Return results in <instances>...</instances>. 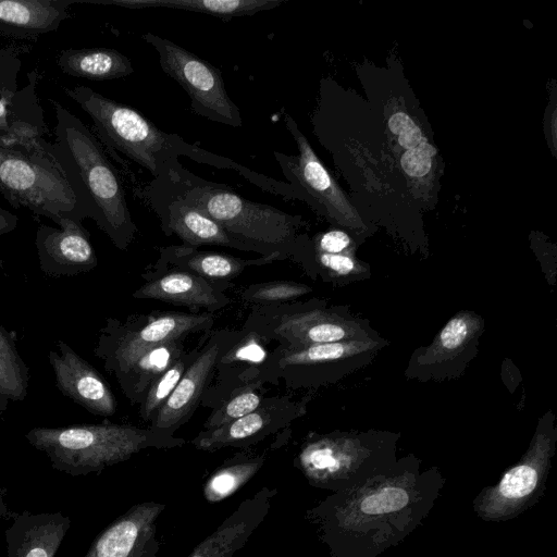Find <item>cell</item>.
Listing matches in <instances>:
<instances>
[{"mask_svg":"<svg viewBox=\"0 0 557 557\" xmlns=\"http://www.w3.org/2000/svg\"><path fill=\"white\" fill-rule=\"evenodd\" d=\"M239 331L227 329L206 333L198 354L186 369L175 389L159 410L149 428L174 434L189 421L200 405L215 363L239 337Z\"/></svg>","mask_w":557,"mask_h":557,"instance_id":"cell-10","label":"cell"},{"mask_svg":"<svg viewBox=\"0 0 557 557\" xmlns=\"http://www.w3.org/2000/svg\"><path fill=\"white\" fill-rule=\"evenodd\" d=\"M287 0H74L75 3L115 5L124 9L164 8L209 14L219 18L250 16L272 10Z\"/></svg>","mask_w":557,"mask_h":557,"instance_id":"cell-23","label":"cell"},{"mask_svg":"<svg viewBox=\"0 0 557 557\" xmlns=\"http://www.w3.org/2000/svg\"><path fill=\"white\" fill-rule=\"evenodd\" d=\"M69 527L60 513L23 517L8 530V557H54Z\"/></svg>","mask_w":557,"mask_h":557,"instance_id":"cell-22","label":"cell"},{"mask_svg":"<svg viewBox=\"0 0 557 557\" xmlns=\"http://www.w3.org/2000/svg\"><path fill=\"white\" fill-rule=\"evenodd\" d=\"M243 329L282 348L343 342L347 330L332 313L302 302L253 306Z\"/></svg>","mask_w":557,"mask_h":557,"instance_id":"cell-8","label":"cell"},{"mask_svg":"<svg viewBox=\"0 0 557 557\" xmlns=\"http://www.w3.org/2000/svg\"><path fill=\"white\" fill-rule=\"evenodd\" d=\"M29 368L17 348L16 336L0 323V413L28 395Z\"/></svg>","mask_w":557,"mask_h":557,"instance_id":"cell-28","label":"cell"},{"mask_svg":"<svg viewBox=\"0 0 557 557\" xmlns=\"http://www.w3.org/2000/svg\"><path fill=\"white\" fill-rule=\"evenodd\" d=\"M282 112L285 126L297 144L298 154L287 156L274 151V157L297 198L343 224H352L358 221V214L322 164L297 123L284 109Z\"/></svg>","mask_w":557,"mask_h":557,"instance_id":"cell-9","label":"cell"},{"mask_svg":"<svg viewBox=\"0 0 557 557\" xmlns=\"http://www.w3.org/2000/svg\"><path fill=\"white\" fill-rule=\"evenodd\" d=\"M350 245V237L343 231L332 230L323 233L317 239V251L325 253H343Z\"/></svg>","mask_w":557,"mask_h":557,"instance_id":"cell-36","label":"cell"},{"mask_svg":"<svg viewBox=\"0 0 557 557\" xmlns=\"http://www.w3.org/2000/svg\"><path fill=\"white\" fill-rule=\"evenodd\" d=\"M164 509L157 502L133 505L95 539L85 557H157V521Z\"/></svg>","mask_w":557,"mask_h":557,"instance_id":"cell-15","label":"cell"},{"mask_svg":"<svg viewBox=\"0 0 557 557\" xmlns=\"http://www.w3.org/2000/svg\"><path fill=\"white\" fill-rule=\"evenodd\" d=\"M60 227L41 224L35 236L39 268L48 276H75L95 269L98 259L83 222L59 216Z\"/></svg>","mask_w":557,"mask_h":557,"instance_id":"cell-13","label":"cell"},{"mask_svg":"<svg viewBox=\"0 0 557 557\" xmlns=\"http://www.w3.org/2000/svg\"><path fill=\"white\" fill-rule=\"evenodd\" d=\"M25 437L46 454L54 469L71 475L100 472L145 449H170L186 444L184 438L168 432L116 423L37 426L28 430Z\"/></svg>","mask_w":557,"mask_h":557,"instance_id":"cell-4","label":"cell"},{"mask_svg":"<svg viewBox=\"0 0 557 557\" xmlns=\"http://www.w3.org/2000/svg\"><path fill=\"white\" fill-rule=\"evenodd\" d=\"M148 187L183 199L206 213L234 237L253 245L264 256L278 255L307 265L309 242L300 234V216L275 207L251 201L227 186L202 180L178 162Z\"/></svg>","mask_w":557,"mask_h":557,"instance_id":"cell-3","label":"cell"},{"mask_svg":"<svg viewBox=\"0 0 557 557\" xmlns=\"http://www.w3.org/2000/svg\"><path fill=\"white\" fill-rule=\"evenodd\" d=\"M74 0H0V36L35 39L71 16Z\"/></svg>","mask_w":557,"mask_h":557,"instance_id":"cell-20","label":"cell"},{"mask_svg":"<svg viewBox=\"0 0 557 557\" xmlns=\"http://www.w3.org/2000/svg\"><path fill=\"white\" fill-rule=\"evenodd\" d=\"M0 193L15 209L26 208L52 221L59 216L84 220L69 181L49 154L0 146Z\"/></svg>","mask_w":557,"mask_h":557,"instance_id":"cell-6","label":"cell"},{"mask_svg":"<svg viewBox=\"0 0 557 557\" xmlns=\"http://www.w3.org/2000/svg\"><path fill=\"white\" fill-rule=\"evenodd\" d=\"M61 87L90 116L94 134L102 146H106L104 149L123 153L146 169L154 178L169 173L178 163V157L186 156L199 163L235 170L261 189L278 196L286 189L282 182L187 143L177 134L165 133L136 109L103 96L90 87Z\"/></svg>","mask_w":557,"mask_h":557,"instance_id":"cell-1","label":"cell"},{"mask_svg":"<svg viewBox=\"0 0 557 557\" xmlns=\"http://www.w3.org/2000/svg\"><path fill=\"white\" fill-rule=\"evenodd\" d=\"M310 292L302 283L278 280L253 283L242 290L239 298L253 306H267L294 301Z\"/></svg>","mask_w":557,"mask_h":557,"instance_id":"cell-32","label":"cell"},{"mask_svg":"<svg viewBox=\"0 0 557 557\" xmlns=\"http://www.w3.org/2000/svg\"><path fill=\"white\" fill-rule=\"evenodd\" d=\"M410 503L409 492L399 486H385L362 498L359 511L368 517H381L400 511Z\"/></svg>","mask_w":557,"mask_h":557,"instance_id":"cell-33","label":"cell"},{"mask_svg":"<svg viewBox=\"0 0 557 557\" xmlns=\"http://www.w3.org/2000/svg\"><path fill=\"white\" fill-rule=\"evenodd\" d=\"M389 131L397 136L398 144L405 149L400 165L406 174L423 177L432 170L436 149L423 136L420 127L405 112L393 113L388 119Z\"/></svg>","mask_w":557,"mask_h":557,"instance_id":"cell-27","label":"cell"},{"mask_svg":"<svg viewBox=\"0 0 557 557\" xmlns=\"http://www.w3.org/2000/svg\"><path fill=\"white\" fill-rule=\"evenodd\" d=\"M159 252L156 262L141 275L146 281L165 271L178 270L191 272L210 281L230 282L249 267L284 260L278 255L243 259L223 252L201 251L183 244L161 247Z\"/></svg>","mask_w":557,"mask_h":557,"instance_id":"cell-18","label":"cell"},{"mask_svg":"<svg viewBox=\"0 0 557 557\" xmlns=\"http://www.w3.org/2000/svg\"><path fill=\"white\" fill-rule=\"evenodd\" d=\"M55 347L48 361L58 389L95 416H113L117 403L107 380L64 341H57Z\"/></svg>","mask_w":557,"mask_h":557,"instance_id":"cell-14","label":"cell"},{"mask_svg":"<svg viewBox=\"0 0 557 557\" xmlns=\"http://www.w3.org/2000/svg\"><path fill=\"white\" fill-rule=\"evenodd\" d=\"M143 38L157 51L162 71L187 92L195 114L232 127L243 125L240 110L226 92L218 67L156 34L146 33Z\"/></svg>","mask_w":557,"mask_h":557,"instance_id":"cell-7","label":"cell"},{"mask_svg":"<svg viewBox=\"0 0 557 557\" xmlns=\"http://www.w3.org/2000/svg\"><path fill=\"white\" fill-rule=\"evenodd\" d=\"M42 74L34 69L27 73V84L17 91V108L14 123L0 141V146L28 154H49L51 143L45 136L49 128L45 122L37 87Z\"/></svg>","mask_w":557,"mask_h":557,"instance_id":"cell-21","label":"cell"},{"mask_svg":"<svg viewBox=\"0 0 557 557\" xmlns=\"http://www.w3.org/2000/svg\"><path fill=\"white\" fill-rule=\"evenodd\" d=\"M267 343L242 327L239 337L218 359L200 405L213 409L236 389L253 382L269 355Z\"/></svg>","mask_w":557,"mask_h":557,"instance_id":"cell-16","label":"cell"},{"mask_svg":"<svg viewBox=\"0 0 557 557\" xmlns=\"http://www.w3.org/2000/svg\"><path fill=\"white\" fill-rule=\"evenodd\" d=\"M317 262L331 273L346 275L355 269L354 260L344 253H325L317 251Z\"/></svg>","mask_w":557,"mask_h":557,"instance_id":"cell-35","label":"cell"},{"mask_svg":"<svg viewBox=\"0 0 557 557\" xmlns=\"http://www.w3.org/2000/svg\"><path fill=\"white\" fill-rule=\"evenodd\" d=\"M267 454L240 451L218 467L203 484V497L216 504L234 495L263 467Z\"/></svg>","mask_w":557,"mask_h":557,"instance_id":"cell-26","label":"cell"},{"mask_svg":"<svg viewBox=\"0 0 557 557\" xmlns=\"http://www.w3.org/2000/svg\"><path fill=\"white\" fill-rule=\"evenodd\" d=\"M18 224V216L9 210L0 207V236L13 232ZM4 268L2 258L0 257V271Z\"/></svg>","mask_w":557,"mask_h":557,"instance_id":"cell-37","label":"cell"},{"mask_svg":"<svg viewBox=\"0 0 557 557\" xmlns=\"http://www.w3.org/2000/svg\"><path fill=\"white\" fill-rule=\"evenodd\" d=\"M143 196L158 214L162 231L175 234L185 246L215 245L264 256L258 247L231 235L216 221L183 199L145 187Z\"/></svg>","mask_w":557,"mask_h":557,"instance_id":"cell-12","label":"cell"},{"mask_svg":"<svg viewBox=\"0 0 557 557\" xmlns=\"http://www.w3.org/2000/svg\"><path fill=\"white\" fill-rule=\"evenodd\" d=\"M198 349L199 347L189 351L185 350L171 367L149 386L139 405V417L143 421L150 423L154 419L175 389L186 369L198 354Z\"/></svg>","mask_w":557,"mask_h":557,"instance_id":"cell-31","label":"cell"},{"mask_svg":"<svg viewBox=\"0 0 557 557\" xmlns=\"http://www.w3.org/2000/svg\"><path fill=\"white\" fill-rule=\"evenodd\" d=\"M231 286L230 282L210 281L191 272L171 270L150 277L132 296L213 313L231 304L225 293Z\"/></svg>","mask_w":557,"mask_h":557,"instance_id":"cell-17","label":"cell"},{"mask_svg":"<svg viewBox=\"0 0 557 557\" xmlns=\"http://www.w3.org/2000/svg\"><path fill=\"white\" fill-rule=\"evenodd\" d=\"M276 494L275 487L263 486L243 500L187 557H234L264 521Z\"/></svg>","mask_w":557,"mask_h":557,"instance_id":"cell-19","label":"cell"},{"mask_svg":"<svg viewBox=\"0 0 557 557\" xmlns=\"http://www.w3.org/2000/svg\"><path fill=\"white\" fill-rule=\"evenodd\" d=\"M468 332L467 322L462 318H454L442 330L440 335L441 344L445 349H456L465 342Z\"/></svg>","mask_w":557,"mask_h":557,"instance_id":"cell-34","label":"cell"},{"mask_svg":"<svg viewBox=\"0 0 557 557\" xmlns=\"http://www.w3.org/2000/svg\"><path fill=\"white\" fill-rule=\"evenodd\" d=\"M214 313L154 311L131 315L125 321L108 318L100 329L94 354L114 376L124 372L141 354L163 343L208 333Z\"/></svg>","mask_w":557,"mask_h":557,"instance_id":"cell-5","label":"cell"},{"mask_svg":"<svg viewBox=\"0 0 557 557\" xmlns=\"http://www.w3.org/2000/svg\"><path fill=\"white\" fill-rule=\"evenodd\" d=\"M61 71L89 81H110L134 73L131 60L111 48L64 49L57 59Z\"/></svg>","mask_w":557,"mask_h":557,"instance_id":"cell-25","label":"cell"},{"mask_svg":"<svg viewBox=\"0 0 557 557\" xmlns=\"http://www.w3.org/2000/svg\"><path fill=\"white\" fill-rule=\"evenodd\" d=\"M30 49L28 45H10L0 48V141L9 133L15 120L22 55Z\"/></svg>","mask_w":557,"mask_h":557,"instance_id":"cell-29","label":"cell"},{"mask_svg":"<svg viewBox=\"0 0 557 557\" xmlns=\"http://www.w3.org/2000/svg\"><path fill=\"white\" fill-rule=\"evenodd\" d=\"M184 339L170 341L150 348L115 376L131 404L140 405L149 386L185 351Z\"/></svg>","mask_w":557,"mask_h":557,"instance_id":"cell-24","label":"cell"},{"mask_svg":"<svg viewBox=\"0 0 557 557\" xmlns=\"http://www.w3.org/2000/svg\"><path fill=\"white\" fill-rule=\"evenodd\" d=\"M305 412L304 404L287 395L265 396L250 413L214 430L200 431L190 444L199 450L215 451L233 447L247 449L287 429Z\"/></svg>","mask_w":557,"mask_h":557,"instance_id":"cell-11","label":"cell"},{"mask_svg":"<svg viewBox=\"0 0 557 557\" xmlns=\"http://www.w3.org/2000/svg\"><path fill=\"white\" fill-rule=\"evenodd\" d=\"M265 397V387L259 382H250L231 394L212 409L203 422L205 431L224 426L257 409Z\"/></svg>","mask_w":557,"mask_h":557,"instance_id":"cell-30","label":"cell"},{"mask_svg":"<svg viewBox=\"0 0 557 557\" xmlns=\"http://www.w3.org/2000/svg\"><path fill=\"white\" fill-rule=\"evenodd\" d=\"M57 124L50 153L69 181L83 219L89 218L125 250L137 232L122 177L94 132L54 99Z\"/></svg>","mask_w":557,"mask_h":557,"instance_id":"cell-2","label":"cell"}]
</instances>
